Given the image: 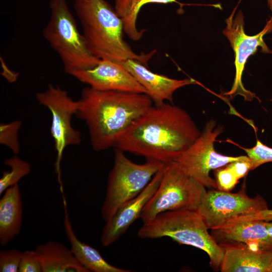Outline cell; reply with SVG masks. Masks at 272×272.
Returning <instances> with one entry per match:
<instances>
[{"instance_id":"1","label":"cell","mask_w":272,"mask_h":272,"mask_svg":"<svg viewBox=\"0 0 272 272\" xmlns=\"http://www.w3.org/2000/svg\"><path fill=\"white\" fill-rule=\"evenodd\" d=\"M200 133L185 110L164 102L154 104L137 119L114 148L166 164L189 148Z\"/></svg>"},{"instance_id":"2","label":"cell","mask_w":272,"mask_h":272,"mask_svg":"<svg viewBox=\"0 0 272 272\" xmlns=\"http://www.w3.org/2000/svg\"><path fill=\"white\" fill-rule=\"evenodd\" d=\"M76 114L87 125L94 150L114 148L123 133L154 105L146 94L103 91L89 86L82 91Z\"/></svg>"},{"instance_id":"3","label":"cell","mask_w":272,"mask_h":272,"mask_svg":"<svg viewBox=\"0 0 272 272\" xmlns=\"http://www.w3.org/2000/svg\"><path fill=\"white\" fill-rule=\"evenodd\" d=\"M74 8L91 52L100 59L122 61L128 59L148 65L156 50L138 54L123 38L121 19L106 0H75Z\"/></svg>"},{"instance_id":"4","label":"cell","mask_w":272,"mask_h":272,"mask_svg":"<svg viewBox=\"0 0 272 272\" xmlns=\"http://www.w3.org/2000/svg\"><path fill=\"white\" fill-rule=\"evenodd\" d=\"M209 228L196 210L167 211L143 223L138 231L142 239L168 237L180 244L195 247L206 252L211 266L220 269L224 251L209 232Z\"/></svg>"},{"instance_id":"5","label":"cell","mask_w":272,"mask_h":272,"mask_svg":"<svg viewBox=\"0 0 272 272\" xmlns=\"http://www.w3.org/2000/svg\"><path fill=\"white\" fill-rule=\"evenodd\" d=\"M50 16L43 35L57 53L70 75L88 69L100 61L89 49L66 0H50Z\"/></svg>"},{"instance_id":"6","label":"cell","mask_w":272,"mask_h":272,"mask_svg":"<svg viewBox=\"0 0 272 272\" xmlns=\"http://www.w3.org/2000/svg\"><path fill=\"white\" fill-rule=\"evenodd\" d=\"M164 165L154 160L135 163L124 152L115 149L113 166L101 209L103 219L106 221L120 207L140 193Z\"/></svg>"},{"instance_id":"7","label":"cell","mask_w":272,"mask_h":272,"mask_svg":"<svg viewBox=\"0 0 272 272\" xmlns=\"http://www.w3.org/2000/svg\"><path fill=\"white\" fill-rule=\"evenodd\" d=\"M206 192L205 186L175 161L166 163L159 186L145 206L140 218L145 223L167 211L196 210Z\"/></svg>"},{"instance_id":"8","label":"cell","mask_w":272,"mask_h":272,"mask_svg":"<svg viewBox=\"0 0 272 272\" xmlns=\"http://www.w3.org/2000/svg\"><path fill=\"white\" fill-rule=\"evenodd\" d=\"M36 99L51 114L50 133L56 153L54 169L60 192L63 194L60 166L63 152L69 146L78 145L81 142L80 132L72 123L73 116L76 115L78 109L79 101L73 100L66 90L53 85L38 92Z\"/></svg>"},{"instance_id":"9","label":"cell","mask_w":272,"mask_h":272,"mask_svg":"<svg viewBox=\"0 0 272 272\" xmlns=\"http://www.w3.org/2000/svg\"><path fill=\"white\" fill-rule=\"evenodd\" d=\"M222 131V127H216V122L210 120L195 141L173 161L184 172L205 187L218 189L216 180L210 175L211 171L245 157L226 156L215 151L214 143Z\"/></svg>"},{"instance_id":"10","label":"cell","mask_w":272,"mask_h":272,"mask_svg":"<svg viewBox=\"0 0 272 272\" xmlns=\"http://www.w3.org/2000/svg\"><path fill=\"white\" fill-rule=\"evenodd\" d=\"M245 189L244 182L236 193L218 189L205 193L196 211L209 229L216 230L235 219L268 209L262 197H250Z\"/></svg>"},{"instance_id":"11","label":"cell","mask_w":272,"mask_h":272,"mask_svg":"<svg viewBox=\"0 0 272 272\" xmlns=\"http://www.w3.org/2000/svg\"><path fill=\"white\" fill-rule=\"evenodd\" d=\"M237 7L234 9L230 16L226 19V27L223 31L234 52L235 66V76L233 86L231 90L225 94L230 96V98L236 95H240L245 100L250 101L255 95L243 86L242 82L243 72L247 60L256 52L258 47L261 48L262 52L272 53V51L263 40V36L272 31V17L267 21L261 31L255 35H247L244 30V16L242 11L239 10L234 18Z\"/></svg>"},{"instance_id":"12","label":"cell","mask_w":272,"mask_h":272,"mask_svg":"<svg viewBox=\"0 0 272 272\" xmlns=\"http://www.w3.org/2000/svg\"><path fill=\"white\" fill-rule=\"evenodd\" d=\"M71 76L98 90L147 94L145 89L118 61L101 59L95 66L75 72Z\"/></svg>"},{"instance_id":"13","label":"cell","mask_w":272,"mask_h":272,"mask_svg":"<svg viewBox=\"0 0 272 272\" xmlns=\"http://www.w3.org/2000/svg\"><path fill=\"white\" fill-rule=\"evenodd\" d=\"M164 167V166L155 174L140 193L120 207L105 221L100 236V241L103 246H108L116 242L130 226L137 219L140 218L145 206L159 186Z\"/></svg>"},{"instance_id":"14","label":"cell","mask_w":272,"mask_h":272,"mask_svg":"<svg viewBox=\"0 0 272 272\" xmlns=\"http://www.w3.org/2000/svg\"><path fill=\"white\" fill-rule=\"evenodd\" d=\"M145 89L154 104L173 102L174 93L185 86L197 83L193 79L177 80L151 71L147 66L132 59L120 61Z\"/></svg>"},{"instance_id":"15","label":"cell","mask_w":272,"mask_h":272,"mask_svg":"<svg viewBox=\"0 0 272 272\" xmlns=\"http://www.w3.org/2000/svg\"><path fill=\"white\" fill-rule=\"evenodd\" d=\"M219 244L224 251L222 272H269L272 250H254L243 243L226 240Z\"/></svg>"},{"instance_id":"16","label":"cell","mask_w":272,"mask_h":272,"mask_svg":"<svg viewBox=\"0 0 272 272\" xmlns=\"http://www.w3.org/2000/svg\"><path fill=\"white\" fill-rule=\"evenodd\" d=\"M224 240L243 243L256 250H272V237L266 221L251 220L226 225L215 230Z\"/></svg>"},{"instance_id":"17","label":"cell","mask_w":272,"mask_h":272,"mask_svg":"<svg viewBox=\"0 0 272 272\" xmlns=\"http://www.w3.org/2000/svg\"><path fill=\"white\" fill-rule=\"evenodd\" d=\"M64 208L63 228L66 238L74 255L88 272H131L130 269L115 266L108 263L100 253L91 246L81 241L77 237L70 221L67 202L62 197Z\"/></svg>"},{"instance_id":"18","label":"cell","mask_w":272,"mask_h":272,"mask_svg":"<svg viewBox=\"0 0 272 272\" xmlns=\"http://www.w3.org/2000/svg\"><path fill=\"white\" fill-rule=\"evenodd\" d=\"M23 202L18 184L8 188L0 199V244L5 246L20 233Z\"/></svg>"},{"instance_id":"19","label":"cell","mask_w":272,"mask_h":272,"mask_svg":"<svg viewBox=\"0 0 272 272\" xmlns=\"http://www.w3.org/2000/svg\"><path fill=\"white\" fill-rule=\"evenodd\" d=\"M35 250L41 263L42 272H88L70 248L60 242L48 241L37 245Z\"/></svg>"},{"instance_id":"20","label":"cell","mask_w":272,"mask_h":272,"mask_svg":"<svg viewBox=\"0 0 272 272\" xmlns=\"http://www.w3.org/2000/svg\"><path fill=\"white\" fill-rule=\"evenodd\" d=\"M176 3L182 7V4L177 0H115L114 9L122 20L124 33L133 41L140 40L145 32L139 30L137 26L138 16L141 8L149 4H168Z\"/></svg>"},{"instance_id":"21","label":"cell","mask_w":272,"mask_h":272,"mask_svg":"<svg viewBox=\"0 0 272 272\" xmlns=\"http://www.w3.org/2000/svg\"><path fill=\"white\" fill-rule=\"evenodd\" d=\"M251 169V161L247 156H245L242 159L232 162L215 170L218 189L231 191L239 180L245 177Z\"/></svg>"},{"instance_id":"22","label":"cell","mask_w":272,"mask_h":272,"mask_svg":"<svg viewBox=\"0 0 272 272\" xmlns=\"http://www.w3.org/2000/svg\"><path fill=\"white\" fill-rule=\"evenodd\" d=\"M4 163L10 170L3 172L0 179V195L8 188L18 184L19 181L28 175L31 170L30 164L17 155L6 159Z\"/></svg>"},{"instance_id":"23","label":"cell","mask_w":272,"mask_h":272,"mask_svg":"<svg viewBox=\"0 0 272 272\" xmlns=\"http://www.w3.org/2000/svg\"><path fill=\"white\" fill-rule=\"evenodd\" d=\"M21 125L20 120L0 124V143L9 148L14 155H17L20 150L18 132Z\"/></svg>"},{"instance_id":"24","label":"cell","mask_w":272,"mask_h":272,"mask_svg":"<svg viewBox=\"0 0 272 272\" xmlns=\"http://www.w3.org/2000/svg\"><path fill=\"white\" fill-rule=\"evenodd\" d=\"M236 145L244 150L250 159L251 170L264 163L272 162V148L264 145L258 140H257L255 145L251 148H245Z\"/></svg>"},{"instance_id":"25","label":"cell","mask_w":272,"mask_h":272,"mask_svg":"<svg viewBox=\"0 0 272 272\" xmlns=\"http://www.w3.org/2000/svg\"><path fill=\"white\" fill-rule=\"evenodd\" d=\"M23 252L16 249L0 251V271L18 272Z\"/></svg>"},{"instance_id":"26","label":"cell","mask_w":272,"mask_h":272,"mask_svg":"<svg viewBox=\"0 0 272 272\" xmlns=\"http://www.w3.org/2000/svg\"><path fill=\"white\" fill-rule=\"evenodd\" d=\"M18 272H42L41 263L35 250L23 252Z\"/></svg>"},{"instance_id":"27","label":"cell","mask_w":272,"mask_h":272,"mask_svg":"<svg viewBox=\"0 0 272 272\" xmlns=\"http://www.w3.org/2000/svg\"><path fill=\"white\" fill-rule=\"evenodd\" d=\"M251 220H260L266 222L271 221H272V210L267 209L252 214L240 217L230 221L228 224Z\"/></svg>"},{"instance_id":"28","label":"cell","mask_w":272,"mask_h":272,"mask_svg":"<svg viewBox=\"0 0 272 272\" xmlns=\"http://www.w3.org/2000/svg\"><path fill=\"white\" fill-rule=\"evenodd\" d=\"M266 227L267 229L268 232L272 237V221L269 222H266Z\"/></svg>"},{"instance_id":"29","label":"cell","mask_w":272,"mask_h":272,"mask_svg":"<svg viewBox=\"0 0 272 272\" xmlns=\"http://www.w3.org/2000/svg\"><path fill=\"white\" fill-rule=\"evenodd\" d=\"M241 0H239V3H240ZM267 6L269 9L272 11V0H267Z\"/></svg>"},{"instance_id":"30","label":"cell","mask_w":272,"mask_h":272,"mask_svg":"<svg viewBox=\"0 0 272 272\" xmlns=\"http://www.w3.org/2000/svg\"><path fill=\"white\" fill-rule=\"evenodd\" d=\"M269 272H272V262H271V264L270 268H269Z\"/></svg>"}]
</instances>
